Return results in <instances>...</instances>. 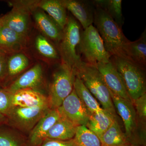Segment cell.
<instances>
[{
    "mask_svg": "<svg viewBox=\"0 0 146 146\" xmlns=\"http://www.w3.org/2000/svg\"><path fill=\"white\" fill-rule=\"evenodd\" d=\"M96 7L94 24L103 41L106 51L112 56L126 57V46L129 40L122 28L104 10Z\"/></svg>",
    "mask_w": 146,
    "mask_h": 146,
    "instance_id": "1",
    "label": "cell"
},
{
    "mask_svg": "<svg viewBox=\"0 0 146 146\" xmlns=\"http://www.w3.org/2000/svg\"><path fill=\"white\" fill-rule=\"evenodd\" d=\"M75 72L76 76L99 102L103 109L116 118V110L109 89L96 67L82 61Z\"/></svg>",
    "mask_w": 146,
    "mask_h": 146,
    "instance_id": "2",
    "label": "cell"
},
{
    "mask_svg": "<svg viewBox=\"0 0 146 146\" xmlns=\"http://www.w3.org/2000/svg\"><path fill=\"white\" fill-rule=\"evenodd\" d=\"M110 61L121 76L132 102L145 94V67L123 56H112Z\"/></svg>",
    "mask_w": 146,
    "mask_h": 146,
    "instance_id": "3",
    "label": "cell"
},
{
    "mask_svg": "<svg viewBox=\"0 0 146 146\" xmlns=\"http://www.w3.org/2000/svg\"><path fill=\"white\" fill-rule=\"evenodd\" d=\"M75 18L68 16L67 24L63 29L62 38L58 44L61 63L75 71L82 62L79 52L83 30Z\"/></svg>",
    "mask_w": 146,
    "mask_h": 146,
    "instance_id": "4",
    "label": "cell"
},
{
    "mask_svg": "<svg viewBox=\"0 0 146 146\" xmlns=\"http://www.w3.org/2000/svg\"><path fill=\"white\" fill-rule=\"evenodd\" d=\"M79 52L84 63L96 66L98 63H107L111 56L105 48L103 41L93 25L82 32Z\"/></svg>",
    "mask_w": 146,
    "mask_h": 146,
    "instance_id": "5",
    "label": "cell"
},
{
    "mask_svg": "<svg viewBox=\"0 0 146 146\" xmlns=\"http://www.w3.org/2000/svg\"><path fill=\"white\" fill-rule=\"evenodd\" d=\"M75 71L61 63L55 71L50 86L49 100L51 109H57L74 89Z\"/></svg>",
    "mask_w": 146,
    "mask_h": 146,
    "instance_id": "6",
    "label": "cell"
},
{
    "mask_svg": "<svg viewBox=\"0 0 146 146\" xmlns=\"http://www.w3.org/2000/svg\"><path fill=\"white\" fill-rule=\"evenodd\" d=\"M51 109L49 106L26 108L13 106L6 119L11 124L24 131H31Z\"/></svg>",
    "mask_w": 146,
    "mask_h": 146,
    "instance_id": "7",
    "label": "cell"
},
{
    "mask_svg": "<svg viewBox=\"0 0 146 146\" xmlns=\"http://www.w3.org/2000/svg\"><path fill=\"white\" fill-rule=\"evenodd\" d=\"M57 109L62 117L77 126H86L91 114L74 89Z\"/></svg>",
    "mask_w": 146,
    "mask_h": 146,
    "instance_id": "8",
    "label": "cell"
},
{
    "mask_svg": "<svg viewBox=\"0 0 146 146\" xmlns=\"http://www.w3.org/2000/svg\"><path fill=\"white\" fill-rule=\"evenodd\" d=\"M33 1L20 2L13 6L11 11L5 14L4 26L25 36H28L29 11L34 8Z\"/></svg>",
    "mask_w": 146,
    "mask_h": 146,
    "instance_id": "9",
    "label": "cell"
},
{
    "mask_svg": "<svg viewBox=\"0 0 146 146\" xmlns=\"http://www.w3.org/2000/svg\"><path fill=\"white\" fill-rule=\"evenodd\" d=\"M109 91L113 104L124 124L125 134L131 145L132 137L137 126V115L133 103Z\"/></svg>",
    "mask_w": 146,
    "mask_h": 146,
    "instance_id": "10",
    "label": "cell"
},
{
    "mask_svg": "<svg viewBox=\"0 0 146 146\" xmlns=\"http://www.w3.org/2000/svg\"><path fill=\"white\" fill-rule=\"evenodd\" d=\"M96 67L110 91L118 96L132 102L121 76L111 61L107 63H98Z\"/></svg>",
    "mask_w": 146,
    "mask_h": 146,
    "instance_id": "11",
    "label": "cell"
},
{
    "mask_svg": "<svg viewBox=\"0 0 146 146\" xmlns=\"http://www.w3.org/2000/svg\"><path fill=\"white\" fill-rule=\"evenodd\" d=\"M67 10L70 12L83 29L93 25L95 7L93 2L77 0H60Z\"/></svg>",
    "mask_w": 146,
    "mask_h": 146,
    "instance_id": "12",
    "label": "cell"
},
{
    "mask_svg": "<svg viewBox=\"0 0 146 146\" xmlns=\"http://www.w3.org/2000/svg\"><path fill=\"white\" fill-rule=\"evenodd\" d=\"M11 104L13 106L21 107H50L48 98L34 89H22L12 94Z\"/></svg>",
    "mask_w": 146,
    "mask_h": 146,
    "instance_id": "13",
    "label": "cell"
},
{
    "mask_svg": "<svg viewBox=\"0 0 146 146\" xmlns=\"http://www.w3.org/2000/svg\"><path fill=\"white\" fill-rule=\"evenodd\" d=\"M27 38L3 26L0 28V50L8 55L20 52L26 46Z\"/></svg>",
    "mask_w": 146,
    "mask_h": 146,
    "instance_id": "14",
    "label": "cell"
},
{
    "mask_svg": "<svg viewBox=\"0 0 146 146\" xmlns=\"http://www.w3.org/2000/svg\"><path fill=\"white\" fill-rule=\"evenodd\" d=\"M43 70L42 66L36 64L24 73L6 88L11 94L25 89H35L42 83Z\"/></svg>",
    "mask_w": 146,
    "mask_h": 146,
    "instance_id": "15",
    "label": "cell"
},
{
    "mask_svg": "<svg viewBox=\"0 0 146 146\" xmlns=\"http://www.w3.org/2000/svg\"><path fill=\"white\" fill-rule=\"evenodd\" d=\"M61 117L57 109H51L31 131L29 143L31 146H37L46 139L51 127Z\"/></svg>",
    "mask_w": 146,
    "mask_h": 146,
    "instance_id": "16",
    "label": "cell"
},
{
    "mask_svg": "<svg viewBox=\"0 0 146 146\" xmlns=\"http://www.w3.org/2000/svg\"><path fill=\"white\" fill-rule=\"evenodd\" d=\"M35 8L46 11L54 21L63 30L68 21L67 9L60 0H44L35 1Z\"/></svg>",
    "mask_w": 146,
    "mask_h": 146,
    "instance_id": "17",
    "label": "cell"
},
{
    "mask_svg": "<svg viewBox=\"0 0 146 146\" xmlns=\"http://www.w3.org/2000/svg\"><path fill=\"white\" fill-rule=\"evenodd\" d=\"M34 18L36 27L39 30L58 44L63 35V30L42 10L36 11Z\"/></svg>",
    "mask_w": 146,
    "mask_h": 146,
    "instance_id": "18",
    "label": "cell"
},
{
    "mask_svg": "<svg viewBox=\"0 0 146 146\" xmlns=\"http://www.w3.org/2000/svg\"><path fill=\"white\" fill-rule=\"evenodd\" d=\"M78 126L61 116L47 132L46 138L68 141L73 139Z\"/></svg>",
    "mask_w": 146,
    "mask_h": 146,
    "instance_id": "19",
    "label": "cell"
},
{
    "mask_svg": "<svg viewBox=\"0 0 146 146\" xmlns=\"http://www.w3.org/2000/svg\"><path fill=\"white\" fill-rule=\"evenodd\" d=\"M116 118L107 111L91 113L86 127L100 138L111 125Z\"/></svg>",
    "mask_w": 146,
    "mask_h": 146,
    "instance_id": "20",
    "label": "cell"
},
{
    "mask_svg": "<svg viewBox=\"0 0 146 146\" xmlns=\"http://www.w3.org/2000/svg\"><path fill=\"white\" fill-rule=\"evenodd\" d=\"M126 57L137 64L146 67V30L145 29L140 38L134 42L129 41L125 50Z\"/></svg>",
    "mask_w": 146,
    "mask_h": 146,
    "instance_id": "21",
    "label": "cell"
},
{
    "mask_svg": "<svg viewBox=\"0 0 146 146\" xmlns=\"http://www.w3.org/2000/svg\"><path fill=\"white\" fill-rule=\"evenodd\" d=\"M102 146H131L123 132L117 120L115 119L109 128L99 138Z\"/></svg>",
    "mask_w": 146,
    "mask_h": 146,
    "instance_id": "22",
    "label": "cell"
},
{
    "mask_svg": "<svg viewBox=\"0 0 146 146\" xmlns=\"http://www.w3.org/2000/svg\"><path fill=\"white\" fill-rule=\"evenodd\" d=\"M74 89L79 98L91 113H96L103 110L81 80L76 76Z\"/></svg>",
    "mask_w": 146,
    "mask_h": 146,
    "instance_id": "23",
    "label": "cell"
},
{
    "mask_svg": "<svg viewBox=\"0 0 146 146\" xmlns=\"http://www.w3.org/2000/svg\"><path fill=\"white\" fill-rule=\"evenodd\" d=\"M95 7L104 10L122 28L124 20L121 0H95L92 1Z\"/></svg>",
    "mask_w": 146,
    "mask_h": 146,
    "instance_id": "24",
    "label": "cell"
},
{
    "mask_svg": "<svg viewBox=\"0 0 146 146\" xmlns=\"http://www.w3.org/2000/svg\"><path fill=\"white\" fill-rule=\"evenodd\" d=\"M29 64L28 58L22 53H16L10 56H9L5 79L7 76L12 77L23 72L28 66Z\"/></svg>",
    "mask_w": 146,
    "mask_h": 146,
    "instance_id": "25",
    "label": "cell"
},
{
    "mask_svg": "<svg viewBox=\"0 0 146 146\" xmlns=\"http://www.w3.org/2000/svg\"><path fill=\"white\" fill-rule=\"evenodd\" d=\"M74 139L76 146H102L98 137L86 126H78Z\"/></svg>",
    "mask_w": 146,
    "mask_h": 146,
    "instance_id": "26",
    "label": "cell"
},
{
    "mask_svg": "<svg viewBox=\"0 0 146 146\" xmlns=\"http://www.w3.org/2000/svg\"><path fill=\"white\" fill-rule=\"evenodd\" d=\"M35 45L37 51L43 56L53 60L60 59L58 50H56L44 36L42 35L36 36Z\"/></svg>",
    "mask_w": 146,
    "mask_h": 146,
    "instance_id": "27",
    "label": "cell"
},
{
    "mask_svg": "<svg viewBox=\"0 0 146 146\" xmlns=\"http://www.w3.org/2000/svg\"><path fill=\"white\" fill-rule=\"evenodd\" d=\"M0 146H26L24 142L9 130L0 127Z\"/></svg>",
    "mask_w": 146,
    "mask_h": 146,
    "instance_id": "28",
    "label": "cell"
},
{
    "mask_svg": "<svg viewBox=\"0 0 146 146\" xmlns=\"http://www.w3.org/2000/svg\"><path fill=\"white\" fill-rule=\"evenodd\" d=\"M11 96L12 94L7 89L0 86V115L5 117L13 107L11 104Z\"/></svg>",
    "mask_w": 146,
    "mask_h": 146,
    "instance_id": "29",
    "label": "cell"
},
{
    "mask_svg": "<svg viewBox=\"0 0 146 146\" xmlns=\"http://www.w3.org/2000/svg\"><path fill=\"white\" fill-rule=\"evenodd\" d=\"M135 106V110L138 118L142 122H145L146 119V94L133 102Z\"/></svg>",
    "mask_w": 146,
    "mask_h": 146,
    "instance_id": "30",
    "label": "cell"
},
{
    "mask_svg": "<svg viewBox=\"0 0 146 146\" xmlns=\"http://www.w3.org/2000/svg\"><path fill=\"white\" fill-rule=\"evenodd\" d=\"M37 146H76L74 138L68 141H60L46 138Z\"/></svg>",
    "mask_w": 146,
    "mask_h": 146,
    "instance_id": "31",
    "label": "cell"
},
{
    "mask_svg": "<svg viewBox=\"0 0 146 146\" xmlns=\"http://www.w3.org/2000/svg\"><path fill=\"white\" fill-rule=\"evenodd\" d=\"M9 55L0 50V84L5 80L7 73V64Z\"/></svg>",
    "mask_w": 146,
    "mask_h": 146,
    "instance_id": "32",
    "label": "cell"
},
{
    "mask_svg": "<svg viewBox=\"0 0 146 146\" xmlns=\"http://www.w3.org/2000/svg\"><path fill=\"white\" fill-rule=\"evenodd\" d=\"M6 15H4L0 17V28L3 26L4 25L5 21Z\"/></svg>",
    "mask_w": 146,
    "mask_h": 146,
    "instance_id": "33",
    "label": "cell"
},
{
    "mask_svg": "<svg viewBox=\"0 0 146 146\" xmlns=\"http://www.w3.org/2000/svg\"><path fill=\"white\" fill-rule=\"evenodd\" d=\"M6 118L2 115H0V125H1L4 123L5 122Z\"/></svg>",
    "mask_w": 146,
    "mask_h": 146,
    "instance_id": "34",
    "label": "cell"
},
{
    "mask_svg": "<svg viewBox=\"0 0 146 146\" xmlns=\"http://www.w3.org/2000/svg\"><path fill=\"white\" fill-rule=\"evenodd\" d=\"M131 146H136L131 145Z\"/></svg>",
    "mask_w": 146,
    "mask_h": 146,
    "instance_id": "35",
    "label": "cell"
},
{
    "mask_svg": "<svg viewBox=\"0 0 146 146\" xmlns=\"http://www.w3.org/2000/svg\"><path fill=\"white\" fill-rule=\"evenodd\" d=\"M0 86H1V84H0Z\"/></svg>",
    "mask_w": 146,
    "mask_h": 146,
    "instance_id": "36",
    "label": "cell"
}]
</instances>
